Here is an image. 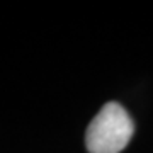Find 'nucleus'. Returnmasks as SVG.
I'll list each match as a JSON object with an SVG mask.
<instances>
[{
    "mask_svg": "<svg viewBox=\"0 0 153 153\" xmlns=\"http://www.w3.org/2000/svg\"><path fill=\"white\" fill-rule=\"evenodd\" d=\"M134 134V121L119 102H105L85 131L88 153H121Z\"/></svg>",
    "mask_w": 153,
    "mask_h": 153,
    "instance_id": "1",
    "label": "nucleus"
}]
</instances>
